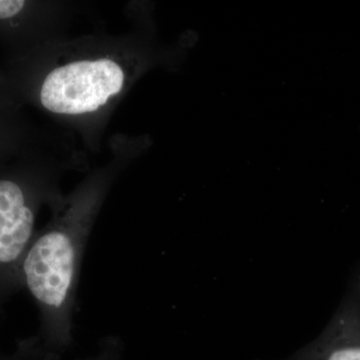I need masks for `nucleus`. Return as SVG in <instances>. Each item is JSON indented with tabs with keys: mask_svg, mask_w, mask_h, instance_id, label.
I'll list each match as a JSON object with an SVG mask.
<instances>
[{
	"mask_svg": "<svg viewBox=\"0 0 360 360\" xmlns=\"http://www.w3.org/2000/svg\"><path fill=\"white\" fill-rule=\"evenodd\" d=\"M0 167V312L20 290V269L37 215L60 195L56 172L32 158Z\"/></svg>",
	"mask_w": 360,
	"mask_h": 360,
	"instance_id": "7ed1b4c3",
	"label": "nucleus"
},
{
	"mask_svg": "<svg viewBox=\"0 0 360 360\" xmlns=\"http://www.w3.org/2000/svg\"><path fill=\"white\" fill-rule=\"evenodd\" d=\"M0 98L13 99L8 84H7L6 75H4L2 72H0Z\"/></svg>",
	"mask_w": 360,
	"mask_h": 360,
	"instance_id": "0eeeda50",
	"label": "nucleus"
},
{
	"mask_svg": "<svg viewBox=\"0 0 360 360\" xmlns=\"http://www.w3.org/2000/svg\"><path fill=\"white\" fill-rule=\"evenodd\" d=\"M52 42V41H51ZM51 42L13 58L7 84L14 101L82 130L103 122L155 63L134 40Z\"/></svg>",
	"mask_w": 360,
	"mask_h": 360,
	"instance_id": "f257e3e1",
	"label": "nucleus"
},
{
	"mask_svg": "<svg viewBox=\"0 0 360 360\" xmlns=\"http://www.w3.org/2000/svg\"><path fill=\"white\" fill-rule=\"evenodd\" d=\"M284 360H360V296L348 295L323 333Z\"/></svg>",
	"mask_w": 360,
	"mask_h": 360,
	"instance_id": "20e7f679",
	"label": "nucleus"
},
{
	"mask_svg": "<svg viewBox=\"0 0 360 360\" xmlns=\"http://www.w3.org/2000/svg\"><path fill=\"white\" fill-rule=\"evenodd\" d=\"M20 104L0 98V158L28 155L30 131L18 113Z\"/></svg>",
	"mask_w": 360,
	"mask_h": 360,
	"instance_id": "423d86ee",
	"label": "nucleus"
},
{
	"mask_svg": "<svg viewBox=\"0 0 360 360\" xmlns=\"http://www.w3.org/2000/svg\"><path fill=\"white\" fill-rule=\"evenodd\" d=\"M120 153L49 207L51 217L37 231L20 269V290L39 312L37 343L60 349L72 340L73 311L85 250L104 200L130 155Z\"/></svg>",
	"mask_w": 360,
	"mask_h": 360,
	"instance_id": "f03ea898",
	"label": "nucleus"
},
{
	"mask_svg": "<svg viewBox=\"0 0 360 360\" xmlns=\"http://www.w3.org/2000/svg\"><path fill=\"white\" fill-rule=\"evenodd\" d=\"M356 293L360 296V274L359 277H357L356 281Z\"/></svg>",
	"mask_w": 360,
	"mask_h": 360,
	"instance_id": "6e6552de",
	"label": "nucleus"
},
{
	"mask_svg": "<svg viewBox=\"0 0 360 360\" xmlns=\"http://www.w3.org/2000/svg\"><path fill=\"white\" fill-rule=\"evenodd\" d=\"M49 14L46 4L0 0V40L13 52V58L53 41L45 34Z\"/></svg>",
	"mask_w": 360,
	"mask_h": 360,
	"instance_id": "39448f33",
	"label": "nucleus"
}]
</instances>
